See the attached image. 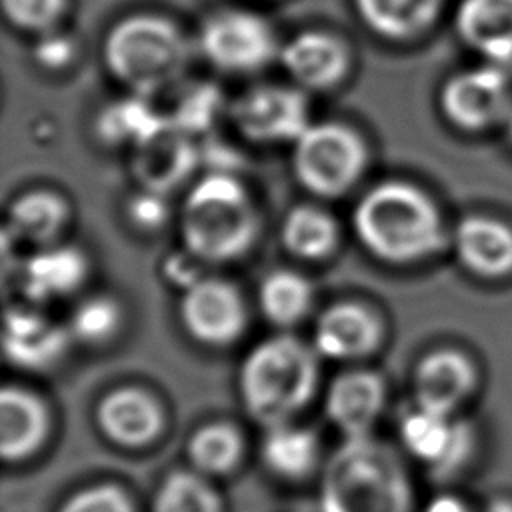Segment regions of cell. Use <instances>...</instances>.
Segmentation results:
<instances>
[{
  "label": "cell",
  "mask_w": 512,
  "mask_h": 512,
  "mask_svg": "<svg viewBox=\"0 0 512 512\" xmlns=\"http://www.w3.org/2000/svg\"><path fill=\"white\" fill-rule=\"evenodd\" d=\"M446 118L466 130L490 126L510 108L508 82L498 68H476L452 76L440 94Z\"/></svg>",
  "instance_id": "cell-12"
},
{
  "label": "cell",
  "mask_w": 512,
  "mask_h": 512,
  "mask_svg": "<svg viewBox=\"0 0 512 512\" xmlns=\"http://www.w3.org/2000/svg\"><path fill=\"white\" fill-rule=\"evenodd\" d=\"M422 512H476L474 508H470L466 502H462L456 496H436L434 500L428 502V506Z\"/></svg>",
  "instance_id": "cell-37"
},
{
  "label": "cell",
  "mask_w": 512,
  "mask_h": 512,
  "mask_svg": "<svg viewBox=\"0 0 512 512\" xmlns=\"http://www.w3.org/2000/svg\"><path fill=\"white\" fill-rule=\"evenodd\" d=\"M352 224L362 246L382 262L412 264L444 244L434 202L414 184L378 182L356 202Z\"/></svg>",
  "instance_id": "cell-1"
},
{
  "label": "cell",
  "mask_w": 512,
  "mask_h": 512,
  "mask_svg": "<svg viewBox=\"0 0 512 512\" xmlns=\"http://www.w3.org/2000/svg\"><path fill=\"white\" fill-rule=\"evenodd\" d=\"M278 60L302 90H328L346 76L350 66L346 46L318 30L296 34L280 48Z\"/></svg>",
  "instance_id": "cell-16"
},
{
  "label": "cell",
  "mask_w": 512,
  "mask_h": 512,
  "mask_svg": "<svg viewBox=\"0 0 512 512\" xmlns=\"http://www.w3.org/2000/svg\"><path fill=\"white\" fill-rule=\"evenodd\" d=\"M318 440L312 430L292 424L270 426L262 442L264 464L282 478H304L316 464Z\"/></svg>",
  "instance_id": "cell-28"
},
{
  "label": "cell",
  "mask_w": 512,
  "mask_h": 512,
  "mask_svg": "<svg viewBox=\"0 0 512 512\" xmlns=\"http://www.w3.org/2000/svg\"><path fill=\"white\" fill-rule=\"evenodd\" d=\"M338 224L330 212L300 204L286 212L280 226L284 248L300 260H322L334 252L338 244Z\"/></svg>",
  "instance_id": "cell-24"
},
{
  "label": "cell",
  "mask_w": 512,
  "mask_h": 512,
  "mask_svg": "<svg viewBox=\"0 0 512 512\" xmlns=\"http://www.w3.org/2000/svg\"><path fill=\"white\" fill-rule=\"evenodd\" d=\"M384 382L376 372L350 370L338 374L326 390V414L346 438L368 436L384 406Z\"/></svg>",
  "instance_id": "cell-17"
},
{
  "label": "cell",
  "mask_w": 512,
  "mask_h": 512,
  "mask_svg": "<svg viewBox=\"0 0 512 512\" xmlns=\"http://www.w3.org/2000/svg\"><path fill=\"white\" fill-rule=\"evenodd\" d=\"M66 0H2L6 18L28 32H50L64 14Z\"/></svg>",
  "instance_id": "cell-33"
},
{
  "label": "cell",
  "mask_w": 512,
  "mask_h": 512,
  "mask_svg": "<svg viewBox=\"0 0 512 512\" xmlns=\"http://www.w3.org/2000/svg\"><path fill=\"white\" fill-rule=\"evenodd\" d=\"M510 132H512V110H510Z\"/></svg>",
  "instance_id": "cell-39"
},
{
  "label": "cell",
  "mask_w": 512,
  "mask_h": 512,
  "mask_svg": "<svg viewBox=\"0 0 512 512\" xmlns=\"http://www.w3.org/2000/svg\"><path fill=\"white\" fill-rule=\"evenodd\" d=\"M180 234L184 250L202 264L244 256L258 238V214L244 184L228 172H206L188 190Z\"/></svg>",
  "instance_id": "cell-3"
},
{
  "label": "cell",
  "mask_w": 512,
  "mask_h": 512,
  "mask_svg": "<svg viewBox=\"0 0 512 512\" xmlns=\"http://www.w3.org/2000/svg\"><path fill=\"white\" fill-rule=\"evenodd\" d=\"M132 174L140 188L170 194L200 164L196 138L166 120L132 148Z\"/></svg>",
  "instance_id": "cell-11"
},
{
  "label": "cell",
  "mask_w": 512,
  "mask_h": 512,
  "mask_svg": "<svg viewBox=\"0 0 512 512\" xmlns=\"http://www.w3.org/2000/svg\"><path fill=\"white\" fill-rule=\"evenodd\" d=\"M442 0H354L364 24L382 38L408 40L426 30Z\"/></svg>",
  "instance_id": "cell-25"
},
{
  "label": "cell",
  "mask_w": 512,
  "mask_h": 512,
  "mask_svg": "<svg viewBox=\"0 0 512 512\" xmlns=\"http://www.w3.org/2000/svg\"><path fill=\"white\" fill-rule=\"evenodd\" d=\"M228 114L238 132L256 144H294L312 124L298 86H252L228 104Z\"/></svg>",
  "instance_id": "cell-8"
},
{
  "label": "cell",
  "mask_w": 512,
  "mask_h": 512,
  "mask_svg": "<svg viewBox=\"0 0 512 512\" xmlns=\"http://www.w3.org/2000/svg\"><path fill=\"white\" fill-rule=\"evenodd\" d=\"M88 274L86 254L70 244L36 248L18 268L22 294L36 304L52 302L76 292Z\"/></svg>",
  "instance_id": "cell-15"
},
{
  "label": "cell",
  "mask_w": 512,
  "mask_h": 512,
  "mask_svg": "<svg viewBox=\"0 0 512 512\" xmlns=\"http://www.w3.org/2000/svg\"><path fill=\"white\" fill-rule=\"evenodd\" d=\"M454 246L462 264L480 276H500L512 268V230L496 220H462L454 232Z\"/></svg>",
  "instance_id": "cell-21"
},
{
  "label": "cell",
  "mask_w": 512,
  "mask_h": 512,
  "mask_svg": "<svg viewBox=\"0 0 512 512\" xmlns=\"http://www.w3.org/2000/svg\"><path fill=\"white\" fill-rule=\"evenodd\" d=\"M312 302V282L294 270H274L258 288V304L264 318L280 328H288L304 320Z\"/></svg>",
  "instance_id": "cell-27"
},
{
  "label": "cell",
  "mask_w": 512,
  "mask_h": 512,
  "mask_svg": "<svg viewBox=\"0 0 512 512\" xmlns=\"http://www.w3.org/2000/svg\"><path fill=\"white\" fill-rule=\"evenodd\" d=\"M474 368L456 350H436L420 360L414 372L416 406L452 414L472 392Z\"/></svg>",
  "instance_id": "cell-18"
},
{
  "label": "cell",
  "mask_w": 512,
  "mask_h": 512,
  "mask_svg": "<svg viewBox=\"0 0 512 512\" xmlns=\"http://www.w3.org/2000/svg\"><path fill=\"white\" fill-rule=\"evenodd\" d=\"M198 46L204 58L224 74L264 70L280 48L272 26L250 10H218L200 28Z\"/></svg>",
  "instance_id": "cell-7"
},
{
  "label": "cell",
  "mask_w": 512,
  "mask_h": 512,
  "mask_svg": "<svg viewBox=\"0 0 512 512\" xmlns=\"http://www.w3.org/2000/svg\"><path fill=\"white\" fill-rule=\"evenodd\" d=\"M486 512H512V500L506 498H496L488 504Z\"/></svg>",
  "instance_id": "cell-38"
},
{
  "label": "cell",
  "mask_w": 512,
  "mask_h": 512,
  "mask_svg": "<svg viewBox=\"0 0 512 512\" xmlns=\"http://www.w3.org/2000/svg\"><path fill=\"white\" fill-rule=\"evenodd\" d=\"M120 322V304L106 294H96L78 302L70 314L68 330L70 336L82 344L100 346L116 336Z\"/></svg>",
  "instance_id": "cell-31"
},
{
  "label": "cell",
  "mask_w": 512,
  "mask_h": 512,
  "mask_svg": "<svg viewBox=\"0 0 512 512\" xmlns=\"http://www.w3.org/2000/svg\"><path fill=\"white\" fill-rule=\"evenodd\" d=\"M242 450L238 432L228 424H208L194 432L188 442L192 464L206 474L228 472Z\"/></svg>",
  "instance_id": "cell-30"
},
{
  "label": "cell",
  "mask_w": 512,
  "mask_h": 512,
  "mask_svg": "<svg viewBox=\"0 0 512 512\" xmlns=\"http://www.w3.org/2000/svg\"><path fill=\"white\" fill-rule=\"evenodd\" d=\"M166 114H160L150 98L132 94L120 100L106 104L96 116V136L110 146L130 144L132 148L152 134L162 122Z\"/></svg>",
  "instance_id": "cell-26"
},
{
  "label": "cell",
  "mask_w": 512,
  "mask_h": 512,
  "mask_svg": "<svg viewBox=\"0 0 512 512\" xmlns=\"http://www.w3.org/2000/svg\"><path fill=\"white\" fill-rule=\"evenodd\" d=\"M238 384L254 420L266 428L286 424L316 392L318 352L290 334L270 336L246 354Z\"/></svg>",
  "instance_id": "cell-4"
},
{
  "label": "cell",
  "mask_w": 512,
  "mask_h": 512,
  "mask_svg": "<svg viewBox=\"0 0 512 512\" xmlns=\"http://www.w3.org/2000/svg\"><path fill=\"white\" fill-rule=\"evenodd\" d=\"M184 330L204 346H228L246 328V306L234 284L202 276L182 290L178 306Z\"/></svg>",
  "instance_id": "cell-9"
},
{
  "label": "cell",
  "mask_w": 512,
  "mask_h": 512,
  "mask_svg": "<svg viewBox=\"0 0 512 512\" xmlns=\"http://www.w3.org/2000/svg\"><path fill=\"white\" fill-rule=\"evenodd\" d=\"M100 430L120 446H144L162 428V410L156 400L138 388L108 392L96 410Z\"/></svg>",
  "instance_id": "cell-19"
},
{
  "label": "cell",
  "mask_w": 512,
  "mask_h": 512,
  "mask_svg": "<svg viewBox=\"0 0 512 512\" xmlns=\"http://www.w3.org/2000/svg\"><path fill=\"white\" fill-rule=\"evenodd\" d=\"M32 56L46 70H62L74 60V42L68 36L50 30L38 38Z\"/></svg>",
  "instance_id": "cell-36"
},
{
  "label": "cell",
  "mask_w": 512,
  "mask_h": 512,
  "mask_svg": "<svg viewBox=\"0 0 512 512\" xmlns=\"http://www.w3.org/2000/svg\"><path fill=\"white\" fill-rule=\"evenodd\" d=\"M102 54L120 84L132 94L152 98L180 84L190 62V44L170 20L134 14L110 28Z\"/></svg>",
  "instance_id": "cell-5"
},
{
  "label": "cell",
  "mask_w": 512,
  "mask_h": 512,
  "mask_svg": "<svg viewBox=\"0 0 512 512\" xmlns=\"http://www.w3.org/2000/svg\"><path fill=\"white\" fill-rule=\"evenodd\" d=\"M382 340L380 320L362 304L338 302L316 320L312 348L332 360H360L372 354Z\"/></svg>",
  "instance_id": "cell-14"
},
{
  "label": "cell",
  "mask_w": 512,
  "mask_h": 512,
  "mask_svg": "<svg viewBox=\"0 0 512 512\" xmlns=\"http://www.w3.org/2000/svg\"><path fill=\"white\" fill-rule=\"evenodd\" d=\"M224 104L226 102L218 86L198 82L178 94L174 110L166 116L172 124H176L192 138H200L208 136L210 130L216 126L218 118L224 112Z\"/></svg>",
  "instance_id": "cell-29"
},
{
  "label": "cell",
  "mask_w": 512,
  "mask_h": 512,
  "mask_svg": "<svg viewBox=\"0 0 512 512\" xmlns=\"http://www.w3.org/2000/svg\"><path fill=\"white\" fill-rule=\"evenodd\" d=\"M70 330L32 308H8L4 314V354L24 370H46L66 352Z\"/></svg>",
  "instance_id": "cell-13"
},
{
  "label": "cell",
  "mask_w": 512,
  "mask_h": 512,
  "mask_svg": "<svg viewBox=\"0 0 512 512\" xmlns=\"http://www.w3.org/2000/svg\"><path fill=\"white\" fill-rule=\"evenodd\" d=\"M400 438L404 448L436 478L454 476L474 450V432L468 422L416 404L402 416Z\"/></svg>",
  "instance_id": "cell-10"
},
{
  "label": "cell",
  "mask_w": 512,
  "mask_h": 512,
  "mask_svg": "<svg viewBox=\"0 0 512 512\" xmlns=\"http://www.w3.org/2000/svg\"><path fill=\"white\" fill-rule=\"evenodd\" d=\"M58 512H132V506L120 488L96 486L74 494Z\"/></svg>",
  "instance_id": "cell-34"
},
{
  "label": "cell",
  "mask_w": 512,
  "mask_h": 512,
  "mask_svg": "<svg viewBox=\"0 0 512 512\" xmlns=\"http://www.w3.org/2000/svg\"><path fill=\"white\" fill-rule=\"evenodd\" d=\"M126 212L130 222L136 224L140 230H156L166 224L170 216V206L166 194L140 188V192L128 198Z\"/></svg>",
  "instance_id": "cell-35"
},
{
  "label": "cell",
  "mask_w": 512,
  "mask_h": 512,
  "mask_svg": "<svg viewBox=\"0 0 512 512\" xmlns=\"http://www.w3.org/2000/svg\"><path fill=\"white\" fill-rule=\"evenodd\" d=\"M456 28L478 52L494 60L512 58V0H462Z\"/></svg>",
  "instance_id": "cell-22"
},
{
  "label": "cell",
  "mask_w": 512,
  "mask_h": 512,
  "mask_svg": "<svg viewBox=\"0 0 512 512\" xmlns=\"http://www.w3.org/2000/svg\"><path fill=\"white\" fill-rule=\"evenodd\" d=\"M368 150L358 132L342 122L310 124L292 144V170L314 196L346 194L364 174Z\"/></svg>",
  "instance_id": "cell-6"
},
{
  "label": "cell",
  "mask_w": 512,
  "mask_h": 512,
  "mask_svg": "<svg viewBox=\"0 0 512 512\" xmlns=\"http://www.w3.org/2000/svg\"><path fill=\"white\" fill-rule=\"evenodd\" d=\"M152 512H220V502L200 476L172 472L158 488Z\"/></svg>",
  "instance_id": "cell-32"
},
{
  "label": "cell",
  "mask_w": 512,
  "mask_h": 512,
  "mask_svg": "<svg viewBox=\"0 0 512 512\" xmlns=\"http://www.w3.org/2000/svg\"><path fill=\"white\" fill-rule=\"evenodd\" d=\"M48 432L44 402L20 386H4L0 392V452L2 458L22 460L30 456Z\"/></svg>",
  "instance_id": "cell-20"
},
{
  "label": "cell",
  "mask_w": 512,
  "mask_h": 512,
  "mask_svg": "<svg viewBox=\"0 0 512 512\" xmlns=\"http://www.w3.org/2000/svg\"><path fill=\"white\" fill-rule=\"evenodd\" d=\"M68 222V204L54 192L30 190L8 208L6 236L36 248L56 242Z\"/></svg>",
  "instance_id": "cell-23"
},
{
  "label": "cell",
  "mask_w": 512,
  "mask_h": 512,
  "mask_svg": "<svg viewBox=\"0 0 512 512\" xmlns=\"http://www.w3.org/2000/svg\"><path fill=\"white\" fill-rule=\"evenodd\" d=\"M322 512H412V486L404 462L370 436L346 438L322 476Z\"/></svg>",
  "instance_id": "cell-2"
}]
</instances>
